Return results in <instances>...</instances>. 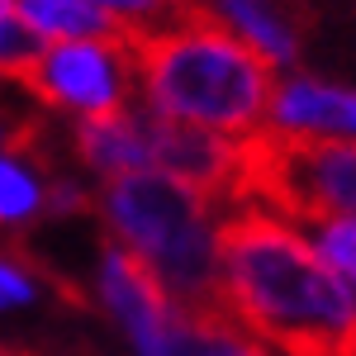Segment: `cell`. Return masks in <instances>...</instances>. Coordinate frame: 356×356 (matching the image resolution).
Wrapping results in <instances>:
<instances>
[{
    "instance_id": "obj_3",
    "label": "cell",
    "mask_w": 356,
    "mask_h": 356,
    "mask_svg": "<svg viewBox=\"0 0 356 356\" xmlns=\"http://www.w3.org/2000/svg\"><path fill=\"white\" fill-rule=\"evenodd\" d=\"M114 243L138 257L176 309H219V261L209 200L157 166L105 181Z\"/></svg>"
},
{
    "instance_id": "obj_14",
    "label": "cell",
    "mask_w": 356,
    "mask_h": 356,
    "mask_svg": "<svg viewBox=\"0 0 356 356\" xmlns=\"http://www.w3.org/2000/svg\"><path fill=\"white\" fill-rule=\"evenodd\" d=\"M38 204H43V186L15 157L0 152V223L29 219V214H38Z\"/></svg>"
},
{
    "instance_id": "obj_7",
    "label": "cell",
    "mask_w": 356,
    "mask_h": 356,
    "mask_svg": "<svg viewBox=\"0 0 356 356\" xmlns=\"http://www.w3.org/2000/svg\"><path fill=\"white\" fill-rule=\"evenodd\" d=\"M100 295H105V304L114 309V318L129 328L138 352L162 356L166 328H171V318H176V304L166 300V290L147 275V266H143L138 257H129L114 238L105 243V252H100Z\"/></svg>"
},
{
    "instance_id": "obj_13",
    "label": "cell",
    "mask_w": 356,
    "mask_h": 356,
    "mask_svg": "<svg viewBox=\"0 0 356 356\" xmlns=\"http://www.w3.org/2000/svg\"><path fill=\"white\" fill-rule=\"evenodd\" d=\"M43 53H48V38L19 10H0V76L24 86L29 72L43 62Z\"/></svg>"
},
{
    "instance_id": "obj_5",
    "label": "cell",
    "mask_w": 356,
    "mask_h": 356,
    "mask_svg": "<svg viewBox=\"0 0 356 356\" xmlns=\"http://www.w3.org/2000/svg\"><path fill=\"white\" fill-rule=\"evenodd\" d=\"M129 43H100V38H53L43 62L29 72L24 90L53 110L110 114L124 105L129 86Z\"/></svg>"
},
{
    "instance_id": "obj_2",
    "label": "cell",
    "mask_w": 356,
    "mask_h": 356,
    "mask_svg": "<svg viewBox=\"0 0 356 356\" xmlns=\"http://www.w3.org/2000/svg\"><path fill=\"white\" fill-rule=\"evenodd\" d=\"M129 62L143 76L147 110L223 138L261 129L275 95V67L204 0H191L166 24L134 29Z\"/></svg>"
},
{
    "instance_id": "obj_9",
    "label": "cell",
    "mask_w": 356,
    "mask_h": 356,
    "mask_svg": "<svg viewBox=\"0 0 356 356\" xmlns=\"http://www.w3.org/2000/svg\"><path fill=\"white\" fill-rule=\"evenodd\" d=\"M243 43H252L271 67L295 62L304 38V10L295 0H204Z\"/></svg>"
},
{
    "instance_id": "obj_4",
    "label": "cell",
    "mask_w": 356,
    "mask_h": 356,
    "mask_svg": "<svg viewBox=\"0 0 356 356\" xmlns=\"http://www.w3.org/2000/svg\"><path fill=\"white\" fill-rule=\"evenodd\" d=\"M352 138H304L252 129L233 138V181L228 200L271 209V219L304 228H323L332 219H352Z\"/></svg>"
},
{
    "instance_id": "obj_8",
    "label": "cell",
    "mask_w": 356,
    "mask_h": 356,
    "mask_svg": "<svg viewBox=\"0 0 356 356\" xmlns=\"http://www.w3.org/2000/svg\"><path fill=\"white\" fill-rule=\"evenodd\" d=\"M266 129L275 134H304V138H352L356 124V100L347 86L318 81V76H295L275 86L266 105Z\"/></svg>"
},
{
    "instance_id": "obj_1",
    "label": "cell",
    "mask_w": 356,
    "mask_h": 356,
    "mask_svg": "<svg viewBox=\"0 0 356 356\" xmlns=\"http://www.w3.org/2000/svg\"><path fill=\"white\" fill-rule=\"evenodd\" d=\"M219 309L280 356H352L356 309L352 285L318 261L290 223L261 209H233L214 223Z\"/></svg>"
},
{
    "instance_id": "obj_6",
    "label": "cell",
    "mask_w": 356,
    "mask_h": 356,
    "mask_svg": "<svg viewBox=\"0 0 356 356\" xmlns=\"http://www.w3.org/2000/svg\"><path fill=\"white\" fill-rule=\"evenodd\" d=\"M143 138H147V166L166 171L171 181L200 191L209 204L228 200V181H233V138L195 129L181 119H166L157 110H138Z\"/></svg>"
},
{
    "instance_id": "obj_17",
    "label": "cell",
    "mask_w": 356,
    "mask_h": 356,
    "mask_svg": "<svg viewBox=\"0 0 356 356\" xmlns=\"http://www.w3.org/2000/svg\"><path fill=\"white\" fill-rule=\"evenodd\" d=\"M0 356H29V352H15V347H5V342H0Z\"/></svg>"
},
{
    "instance_id": "obj_15",
    "label": "cell",
    "mask_w": 356,
    "mask_h": 356,
    "mask_svg": "<svg viewBox=\"0 0 356 356\" xmlns=\"http://www.w3.org/2000/svg\"><path fill=\"white\" fill-rule=\"evenodd\" d=\"M356 228H352V219H332V223H323L318 228V261L328 266L342 285H352V275H356Z\"/></svg>"
},
{
    "instance_id": "obj_12",
    "label": "cell",
    "mask_w": 356,
    "mask_h": 356,
    "mask_svg": "<svg viewBox=\"0 0 356 356\" xmlns=\"http://www.w3.org/2000/svg\"><path fill=\"white\" fill-rule=\"evenodd\" d=\"M15 10L38 29L48 43L53 38H100V43H129L134 29L119 24L90 0H15Z\"/></svg>"
},
{
    "instance_id": "obj_11",
    "label": "cell",
    "mask_w": 356,
    "mask_h": 356,
    "mask_svg": "<svg viewBox=\"0 0 356 356\" xmlns=\"http://www.w3.org/2000/svg\"><path fill=\"white\" fill-rule=\"evenodd\" d=\"M162 356H266L223 309H176Z\"/></svg>"
},
{
    "instance_id": "obj_16",
    "label": "cell",
    "mask_w": 356,
    "mask_h": 356,
    "mask_svg": "<svg viewBox=\"0 0 356 356\" xmlns=\"http://www.w3.org/2000/svg\"><path fill=\"white\" fill-rule=\"evenodd\" d=\"M38 295L33 275L15 261V257H0V309H15V304H29Z\"/></svg>"
},
{
    "instance_id": "obj_10",
    "label": "cell",
    "mask_w": 356,
    "mask_h": 356,
    "mask_svg": "<svg viewBox=\"0 0 356 356\" xmlns=\"http://www.w3.org/2000/svg\"><path fill=\"white\" fill-rule=\"evenodd\" d=\"M76 157L90 171H100L105 181L143 171L147 166V138H143L138 110L119 105L110 114H86L76 124Z\"/></svg>"
}]
</instances>
